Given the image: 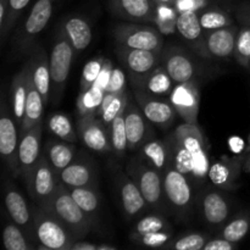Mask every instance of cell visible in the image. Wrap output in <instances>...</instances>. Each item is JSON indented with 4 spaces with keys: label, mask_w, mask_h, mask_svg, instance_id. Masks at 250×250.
<instances>
[{
    "label": "cell",
    "mask_w": 250,
    "mask_h": 250,
    "mask_svg": "<svg viewBox=\"0 0 250 250\" xmlns=\"http://www.w3.org/2000/svg\"><path fill=\"white\" fill-rule=\"evenodd\" d=\"M43 209L58 217L67 227L76 241L83 239L87 234H89L93 229L97 227V225L75 202L72 195L68 192V188L61 183L50 202Z\"/></svg>",
    "instance_id": "obj_1"
},
{
    "label": "cell",
    "mask_w": 250,
    "mask_h": 250,
    "mask_svg": "<svg viewBox=\"0 0 250 250\" xmlns=\"http://www.w3.org/2000/svg\"><path fill=\"white\" fill-rule=\"evenodd\" d=\"M33 231L37 249L71 250L76 239L67 227L43 208H33Z\"/></svg>",
    "instance_id": "obj_2"
},
{
    "label": "cell",
    "mask_w": 250,
    "mask_h": 250,
    "mask_svg": "<svg viewBox=\"0 0 250 250\" xmlns=\"http://www.w3.org/2000/svg\"><path fill=\"white\" fill-rule=\"evenodd\" d=\"M125 171L137 183L150 209L159 212L167 211L164 178L158 170L144 163L139 155H136L127 163Z\"/></svg>",
    "instance_id": "obj_3"
},
{
    "label": "cell",
    "mask_w": 250,
    "mask_h": 250,
    "mask_svg": "<svg viewBox=\"0 0 250 250\" xmlns=\"http://www.w3.org/2000/svg\"><path fill=\"white\" fill-rule=\"evenodd\" d=\"M54 2L55 0H37L26 21L17 28L14 36L12 54L15 58L28 55L33 50L37 44V38L50 21Z\"/></svg>",
    "instance_id": "obj_4"
},
{
    "label": "cell",
    "mask_w": 250,
    "mask_h": 250,
    "mask_svg": "<svg viewBox=\"0 0 250 250\" xmlns=\"http://www.w3.org/2000/svg\"><path fill=\"white\" fill-rule=\"evenodd\" d=\"M163 178L168 210H171L177 219L187 220L192 214L193 203H194V194H193L194 185L189 177L183 175L172 166L164 172Z\"/></svg>",
    "instance_id": "obj_5"
},
{
    "label": "cell",
    "mask_w": 250,
    "mask_h": 250,
    "mask_svg": "<svg viewBox=\"0 0 250 250\" xmlns=\"http://www.w3.org/2000/svg\"><path fill=\"white\" fill-rule=\"evenodd\" d=\"M75 55V49L63 36L60 27H58L55 42H54V46L51 49L50 58H49L51 73L50 100L53 102V104H58L62 97Z\"/></svg>",
    "instance_id": "obj_6"
},
{
    "label": "cell",
    "mask_w": 250,
    "mask_h": 250,
    "mask_svg": "<svg viewBox=\"0 0 250 250\" xmlns=\"http://www.w3.org/2000/svg\"><path fill=\"white\" fill-rule=\"evenodd\" d=\"M115 41L121 46L163 51L164 34L156 27L138 22H124L112 28Z\"/></svg>",
    "instance_id": "obj_7"
},
{
    "label": "cell",
    "mask_w": 250,
    "mask_h": 250,
    "mask_svg": "<svg viewBox=\"0 0 250 250\" xmlns=\"http://www.w3.org/2000/svg\"><path fill=\"white\" fill-rule=\"evenodd\" d=\"M176 138L182 143V146L192 154L194 163V175H193V185L202 183L209 175L210 160L208 155V143L203 134L202 129L197 124L180 125L173 131Z\"/></svg>",
    "instance_id": "obj_8"
},
{
    "label": "cell",
    "mask_w": 250,
    "mask_h": 250,
    "mask_svg": "<svg viewBox=\"0 0 250 250\" xmlns=\"http://www.w3.org/2000/svg\"><path fill=\"white\" fill-rule=\"evenodd\" d=\"M23 178L32 200L41 208H44L50 202L60 185L59 175L44 154H42L36 165Z\"/></svg>",
    "instance_id": "obj_9"
},
{
    "label": "cell",
    "mask_w": 250,
    "mask_h": 250,
    "mask_svg": "<svg viewBox=\"0 0 250 250\" xmlns=\"http://www.w3.org/2000/svg\"><path fill=\"white\" fill-rule=\"evenodd\" d=\"M20 128L12 111L7 107L5 99L1 102V119H0V153L5 161L7 170L12 177L22 176L19 163Z\"/></svg>",
    "instance_id": "obj_10"
},
{
    "label": "cell",
    "mask_w": 250,
    "mask_h": 250,
    "mask_svg": "<svg viewBox=\"0 0 250 250\" xmlns=\"http://www.w3.org/2000/svg\"><path fill=\"white\" fill-rule=\"evenodd\" d=\"M114 183L119 193L122 212L127 220L142 216L150 209L137 183L126 171L114 170Z\"/></svg>",
    "instance_id": "obj_11"
},
{
    "label": "cell",
    "mask_w": 250,
    "mask_h": 250,
    "mask_svg": "<svg viewBox=\"0 0 250 250\" xmlns=\"http://www.w3.org/2000/svg\"><path fill=\"white\" fill-rule=\"evenodd\" d=\"M59 182L68 188L95 187L99 185V171L97 163L84 151L76 153L70 165L59 173Z\"/></svg>",
    "instance_id": "obj_12"
},
{
    "label": "cell",
    "mask_w": 250,
    "mask_h": 250,
    "mask_svg": "<svg viewBox=\"0 0 250 250\" xmlns=\"http://www.w3.org/2000/svg\"><path fill=\"white\" fill-rule=\"evenodd\" d=\"M115 53L120 62L128 72L131 83L146 77L158 66H160L161 56H163V51L132 49L121 45H117Z\"/></svg>",
    "instance_id": "obj_13"
},
{
    "label": "cell",
    "mask_w": 250,
    "mask_h": 250,
    "mask_svg": "<svg viewBox=\"0 0 250 250\" xmlns=\"http://www.w3.org/2000/svg\"><path fill=\"white\" fill-rule=\"evenodd\" d=\"M168 100L183 121L197 124L200 107V89L197 80L177 83Z\"/></svg>",
    "instance_id": "obj_14"
},
{
    "label": "cell",
    "mask_w": 250,
    "mask_h": 250,
    "mask_svg": "<svg viewBox=\"0 0 250 250\" xmlns=\"http://www.w3.org/2000/svg\"><path fill=\"white\" fill-rule=\"evenodd\" d=\"M134 100L148 121L160 128H168L178 115L170 100L161 99L143 90L137 89L134 92Z\"/></svg>",
    "instance_id": "obj_15"
},
{
    "label": "cell",
    "mask_w": 250,
    "mask_h": 250,
    "mask_svg": "<svg viewBox=\"0 0 250 250\" xmlns=\"http://www.w3.org/2000/svg\"><path fill=\"white\" fill-rule=\"evenodd\" d=\"M107 128L99 116H83L77 120L78 137L85 146L97 153H112L111 137Z\"/></svg>",
    "instance_id": "obj_16"
},
{
    "label": "cell",
    "mask_w": 250,
    "mask_h": 250,
    "mask_svg": "<svg viewBox=\"0 0 250 250\" xmlns=\"http://www.w3.org/2000/svg\"><path fill=\"white\" fill-rule=\"evenodd\" d=\"M5 208L12 222L26 233L27 238L36 244L33 231V210L28 207L23 195L14 185L5 183ZM37 246V244H36Z\"/></svg>",
    "instance_id": "obj_17"
},
{
    "label": "cell",
    "mask_w": 250,
    "mask_h": 250,
    "mask_svg": "<svg viewBox=\"0 0 250 250\" xmlns=\"http://www.w3.org/2000/svg\"><path fill=\"white\" fill-rule=\"evenodd\" d=\"M244 154L234 155L232 158L229 155H221L219 160L211 163L208 177L211 181L214 187L227 192L234 190L238 187L237 182L241 173L243 172L242 164H243Z\"/></svg>",
    "instance_id": "obj_18"
},
{
    "label": "cell",
    "mask_w": 250,
    "mask_h": 250,
    "mask_svg": "<svg viewBox=\"0 0 250 250\" xmlns=\"http://www.w3.org/2000/svg\"><path fill=\"white\" fill-rule=\"evenodd\" d=\"M156 2L154 0H109L107 9L114 17L127 22L153 24Z\"/></svg>",
    "instance_id": "obj_19"
},
{
    "label": "cell",
    "mask_w": 250,
    "mask_h": 250,
    "mask_svg": "<svg viewBox=\"0 0 250 250\" xmlns=\"http://www.w3.org/2000/svg\"><path fill=\"white\" fill-rule=\"evenodd\" d=\"M161 65L176 84L189 82L198 76V66L194 60L183 49L176 46H168L163 50Z\"/></svg>",
    "instance_id": "obj_20"
},
{
    "label": "cell",
    "mask_w": 250,
    "mask_h": 250,
    "mask_svg": "<svg viewBox=\"0 0 250 250\" xmlns=\"http://www.w3.org/2000/svg\"><path fill=\"white\" fill-rule=\"evenodd\" d=\"M125 122L129 150H137L146 141L154 137L153 129L148 124V119L144 116L141 107L131 99V97L128 98V103L125 109Z\"/></svg>",
    "instance_id": "obj_21"
},
{
    "label": "cell",
    "mask_w": 250,
    "mask_h": 250,
    "mask_svg": "<svg viewBox=\"0 0 250 250\" xmlns=\"http://www.w3.org/2000/svg\"><path fill=\"white\" fill-rule=\"evenodd\" d=\"M29 66H31L32 82L43 98L44 103L49 104L51 99V73L50 61L46 51L39 44H36L29 54Z\"/></svg>",
    "instance_id": "obj_22"
},
{
    "label": "cell",
    "mask_w": 250,
    "mask_h": 250,
    "mask_svg": "<svg viewBox=\"0 0 250 250\" xmlns=\"http://www.w3.org/2000/svg\"><path fill=\"white\" fill-rule=\"evenodd\" d=\"M177 32L198 55L211 59L205 44V31L200 24L197 11H185L178 15Z\"/></svg>",
    "instance_id": "obj_23"
},
{
    "label": "cell",
    "mask_w": 250,
    "mask_h": 250,
    "mask_svg": "<svg viewBox=\"0 0 250 250\" xmlns=\"http://www.w3.org/2000/svg\"><path fill=\"white\" fill-rule=\"evenodd\" d=\"M200 211L205 221L211 226H220L227 221L231 207L219 188H209L200 197Z\"/></svg>",
    "instance_id": "obj_24"
},
{
    "label": "cell",
    "mask_w": 250,
    "mask_h": 250,
    "mask_svg": "<svg viewBox=\"0 0 250 250\" xmlns=\"http://www.w3.org/2000/svg\"><path fill=\"white\" fill-rule=\"evenodd\" d=\"M239 28L232 24L225 28L205 31V44L211 59H229L233 56Z\"/></svg>",
    "instance_id": "obj_25"
},
{
    "label": "cell",
    "mask_w": 250,
    "mask_h": 250,
    "mask_svg": "<svg viewBox=\"0 0 250 250\" xmlns=\"http://www.w3.org/2000/svg\"><path fill=\"white\" fill-rule=\"evenodd\" d=\"M43 134V121L39 122L33 128L20 136L19 163L22 177L37 164L41 158V143Z\"/></svg>",
    "instance_id": "obj_26"
},
{
    "label": "cell",
    "mask_w": 250,
    "mask_h": 250,
    "mask_svg": "<svg viewBox=\"0 0 250 250\" xmlns=\"http://www.w3.org/2000/svg\"><path fill=\"white\" fill-rule=\"evenodd\" d=\"M31 81V66H29V61H27L22 70L15 75L11 82V111L19 127H21L22 121H23Z\"/></svg>",
    "instance_id": "obj_27"
},
{
    "label": "cell",
    "mask_w": 250,
    "mask_h": 250,
    "mask_svg": "<svg viewBox=\"0 0 250 250\" xmlns=\"http://www.w3.org/2000/svg\"><path fill=\"white\" fill-rule=\"evenodd\" d=\"M139 158L164 175L171 167V150L167 138L159 139L153 137L139 148Z\"/></svg>",
    "instance_id": "obj_28"
},
{
    "label": "cell",
    "mask_w": 250,
    "mask_h": 250,
    "mask_svg": "<svg viewBox=\"0 0 250 250\" xmlns=\"http://www.w3.org/2000/svg\"><path fill=\"white\" fill-rule=\"evenodd\" d=\"M60 29L66 37L76 54L84 50L92 42V27L89 22L82 16L67 17L60 24Z\"/></svg>",
    "instance_id": "obj_29"
},
{
    "label": "cell",
    "mask_w": 250,
    "mask_h": 250,
    "mask_svg": "<svg viewBox=\"0 0 250 250\" xmlns=\"http://www.w3.org/2000/svg\"><path fill=\"white\" fill-rule=\"evenodd\" d=\"M137 89L143 90L151 95L160 98H168L175 88L176 83L167 73L163 65L158 66L155 70L151 71L146 77L141 78L137 82L132 83Z\"/></svg>",
    "instance_id": "obj_30"
},
{
    "label": "cell",
    "mask_w": 250,
    "mask_h": 250,
    "mask_svg": "<svg viewBox=\"0 0 250 250\" xmlns=\"http://www.w3.org/2000/svg\"><path fill=\"white\" fill-rule=\"evenodd\" d=\"M43 154L59 175L73 160L76 155V148L73 143L70 142L50 138L46 141Z\"/></svg>",
    "instance_id": "obj_31"
},
{
    "label": "cell",
    "mask_w": 250,
    "mask_h": 250,
    "mask_svg": "<svg viewBox=\"0 0 250 250\" xmlns=\"http://www.w3.org/2000/svg\"><path fill=\"white\" fill-rule=\"evenodd\" d=\"M44 106H45V103H44L41 93L37 90L33 82L31 81L28 97H27L26 109H24L23 121H22L21 127H20V136H22V134L26 133L28 129L33 128L36 125H38L39 122L43 121Z\"/></svg>",
    "instance_id": "obj_32"
},
{
    "label": "cell",
    "mask_w": 250,
    "mask_h": 250,
    "mask_svg": "<svg viewBox=\"0 0 250 250\" xmlns=\"http://www.w3.org/2000/svg\"><path fill=\"white\" fill-rule=\"evenodd\" d=\"M68 188V187H67ZM68 192L72 195L75 202L80 205L81 209L90 217L98 226L100 211V195L98 188L95 187H72L68 188Z\"/></svg>",
    "instance_id": "obj_33"
},
{
    "label": "cell",
    "mask_w": 250,
    "mask_h": 250,
    "mask_svg": "<svg viewBox=\"0 0 250 250\" xmlns=\"http://www.w3.org/2000/svg\"><path fill=\"white\" fill-rule=\"evenodd\" d=\"M168 144H170L171 150V166L176 170L182 172L193 183V175H194V163H193V156L185 146H182L180 141L176 138L175 133L168 134L167 137Z\"/></svg>",
    "instance_id": "obj_34"
},
{
    "label": "cell",
    "mask_w": 250,
    "mask_h": 250,
    "mask_svg": "<svg viewBox=\"0 0 250 250\" xmlns=\"http://www.w3.org/2000/svg\"><path fill=\"white\" fill-rule=\"evenodd\" d=\"M178 11L175 5L161 4L156 2L155 17H154V27L159 29L164 36H170L177 31Z\"/></svg>",
    "instance_id": "obj_35"
},
{
    "label": "cell",
    "mask_w": 250,
    "mask_h": 250,
    "mask_svg": "<svg viewBox=\"0 0 250 250\" xmlns=\"http://www.w3.org/2000/svg\"><path fill=\"white\" fill-rule=\"evenodd\" d=\"M105 92L97 87H90L89 89L80 92L77 98V112L78 117L97 116L98 110L104 99Z\"/></svg>",
    "instance_id": "obj_36"
},
{
    "label": "cell",
    "mask_w": 250,
    "mask_h": 250,
    "mask_svg": "<svg viewBox=\"0 0 250 250\" xmlns=\"http://www.w3.org/2000/svg\"><path fill=\"white\" fill-rule=\"evenodd\" d=\"M46 127L54 136L62 141L75 144L80 138L77 134L78 132H76L73 128L71 120L61 112H55V114L50 115L46 120Z\"/></svg>",
    "instance_id": "obj_37"
},
{
    "label": "cell",
    "mask_w": 250,
    "mask_h": 250,
    "mask_svg": "<svg viewBox=\"0 0 250 250\" xmlns=\"http://www.w3.org/2000/svg\"><path fill=\"white\" fill-rule=\"evenodd\" d=\"M199 21L204 31H214V29L225 28L234 24L233 17L225 10L219 7H205L198 12Z\"/></svg>",
    "instance_id": "obj_38"
},
{
    "label": "cell",
    "mask_w": 250,
    "mask_h": 250,
    "mask_svg": "<svg viewBox=\"0 0 250 250\" xmlns=\"http://www.w3.org/2000/svg\"><path fill=\"white\" fill-rule=\"evenodd\" d=\"M250 231V215L248 212H241L236 215L233 219L229 220L224 227H222L220 236L229 239V242L238 244L243 241Z\"/></svg>",
    "instance_id": "obj_39"
},
{
    "label": "cell",
    "mask_w": 250,
    "mask_h": 250,
    "mask_svg": "<svg viewBox=\"0 0 250 250\" xmlns=\"http://www.w3.org/2000/svg\"><path fill=\"white\" fill-rule=\"evenodd\" d=\"M2 242L7 250H34L37 246L27 238L26 233L15 222H10L2 231Z\"/></svg>",
    "instance_id": "obj_40"
},
{
    "label": "cell",
    "mask_w": 250,
    "mask_h": 250,
    "mask_svg": "<svg viewBox=\"0 0 250 250\" xmlns=\"http://www.w3.org/2000/svg\"><path fill=\"white\" fill-rule=\"evenodd\" d=\"M110 137H111L112 153L116 156H125V153L128 149V141H127L126 122H125V110L121 114L117 115L116 119L112 121L110 126Z\"/></svg>",
    "instance_id": "obj_41"
},
{
    "label": "cell",
    "mask_w": 250,
    "mask_h": 250,
    "mask_svg": "<svg viewBox=\"0 0 250 250\" xmlns=\"http://www.w3.org/2000/svg\"><path fill=\"white\" fill-rule=\"evenodd\" d=\"M159 231H171L167 220L160 214L146 215L133 225L129 236H138V234H146Z\"/></svg>",
    "instance_id": "obj_42"
},
{
    "label": "cell",
    "mask_w": 250,
    "mask_h": 250,
    "mask_svg": "<svg viewBox=\"0 0 250 250\" xmlns=\"http://www.w3.org/2000/svg\"><path fill=\"white\" fill-rule=\"evenodd\" d=\"M209 236L205 233H193L183 234L178 237L177 239H172L164 249H173V250H202L204 249L205 244L209 241Z\"/></svg>",
    "instance_id": "obj_43"
},
{
    "label": "cell",
    "mask_w": 250,
    "mask_h": 250,
    "mask_svg": "<svg viewBox=\"0 0 250 250\" xmlns=\"http://www.w3.org/2000/svg\"><path fill=\"white\" fill-rule=\"evenodd\" d=\"M237 62L244 68H249L250 60V26L241 24L233 54Z\"/></svg>",
    "instance_id": "obj_44"
},
{
    "label": "cell",
    "mask_w": 250,
    "mask_h": 250,
    "mask_svg": "<svg viewBox=\"0 0 250 250\" xmlns=\"http://www.w3.org/2000/svg\"><path fill=\"white\" fill-rule=\"evenodd\" d=\"M129 94L127 93V90L120 93V94L115 95L111 100H110L109 104L99 112L98 116L100 117L103 122L106 125L107 127L111 126L112 121L117 117V115L121 114L125 109H126V105L128 103Z\"/></svg>",
    "instance_id": "obj_45"
},
{
    "label": "cell",
    "mask_w": 250,
    "mask_h": 250,
    "mask_svg": "<svg viewBox=\"0 0 250 250\" xmlns=\"http://www.w3.org/2000/svg\"><path fill=\"white\" fill-rule=\"evenodd\" d=\"M129 238L134 244L146 247V248H165V246H167L172 241V232H150V233L138 234V236H129Z\"/></svg>",
    "instance_id": "obj_46"
},
{
    "label": "cell",
    "mask_w": 250,
    "mask_h": 250,
    "mask_svg": "<svg viewBox=\"0 0 250 250\" xmlns=\"http://www.w3.org/2000/svg\"><path fill=\"white\" fill-rule=\"evenodd\" d=\"M31 0H10V7H9V15L2 26H0V37H1V43L4 44L6 41L7 36L10 32L12 31L15 26H16L17 21H19L20 16H21L22 11L26 9L27 5L29 4Z\"/></svg>",
    "instance_id": "obj_47"
},
{
    "label": "cell",
    "mask_w": 250,
    "mask_h": 250,
    "mask_svg": "<svg viewBox=\"0 0 250 250\" xmlns=\"http://www.w3.org/2000/svg\"><path fill=\"white\" fill-rule=\"evenodd\" d=\"M104 62V56H97V58L92 59V60H89L85 63L84 68H83L82 71V77H81V92L87 90L89 89L90 87H93V84L95 83L97 78L99 77V73L100 71H102Z\"/></svg>",
    "instance_id": "obj_48"
},
{
    "label": "cell",
    "mask_w": 250,
    "mask_h": 250,
    "mask_svg": "<svg viewBox=\"0 0 250 250\" xmlns=\"http://www.w3.org/2000/svg\"><path fill=\"white\" fill-rule=\"evenodd\" d=\"M175 7L178 14L185 11H197L208 7V0H175Z\"/></svg>",
    "instance_id": "obj_49"
},
{
    "label": "cell",
    "mask_w": 250,
    "mask_h": 250,
    "mask_svg": "<svg viewBox=\"0 0 250 250\" xmlns=\"http://www.w3.org/2000/svg\"><path fill=\"white\" fill-rule=\"evenodd\" d=\"M237 248H238V244L219 236L215 238H210L203 250H236Z\"/></svg>",
    "instance_id": "obj_50"
},
{
    "label": "cell",
    "mask_w": 250,
    "mask_h": 250,
    "mask_svg": "<svg viewBox=\"0 0 250 250\" xmlns=\"http://www.w3.org/2000/svg\"><path fill=\"white\" fill-rule=\"evenodd\" d=\"M112 68H114L112 61L110 60V59H105V62L104 65H103L102 71H100L99 73V77L97 78V81H95V83L93 84V87H97L105 92V89H106L107 87V83H109L110 81V76H111Z\"/></svg>",
    "instance_id": "obj_51"
},
{
    "label": "cell",
    "mask_w": 250,
    "mask_h": 250,
    "mask_svg": "<svg viewBox=\"0 0 250 250\" xmlns=\"http://www.w3.org/2000/svg\"><path fill=\"white\" fill-rule=\"evenodd\" d=\"M71 250H116V247L111 244H94L83 239H78L72 244Z\"/></svg>",
    "instance_id": "obj_52"
},
{
    "label": "cell",
    "mask_w": 250,
    "mask_h": 250,
    "mask_svg": "<svg viewBox=\"0 0 250 250\" xmlns=\"http://www.w3.org/2000/svg\"><path fill=\"white\" fill-rule=\"evenodd\" d=\"M227 146H229L231 153H233L234 155H242L247 151L248 148V143H244L243 139L238 136H232L229 137V141H227Z\"/></svg>",
    "instance_id": "obj_53"
},
{
    "label": "cell",
    "mask_w": 250,
    "mask_h": 250,
    "mask_svg": "<svg viewBox=\"0 0 250 250\" xmlns=\"http://www.w3.org/2000/svg\"><path fill=\"white\" fill-rule=\"evenodd\" d=\"M233 11L239 24H248V26H250V11H243V10H233Z\"/></svg>",
    "instance_id": "obj_54"
},
{
    "label": "cell",
    "mask_w": 250,
    "mask_h": 250,
    "mask_svg": "<svg viewBox=\"0 0 250 250\" xmlns=\"http://www.w3.org/2000/svg\"><path fill=\"white\" fill-rule=\"evenodd\" d=\"M232 10H243V11H250V0H242V1L232 5Z\"/></svg>",
    "instance_id": "obj_55"
},
{
    "label": "cell",
    "mask_w": 250,
    "mask_h": 250,
    "mask_svg": "<svg viewBox=\"0 0 250 250\" xmlns=\"http://www.w3.org/2000/svg\"><path fill=\"white\" fill-rule=\"evenodd\" d=\"M242 168H243V172L247 175H250V150H247L244 154L243 158V164H242Z\"/></svg>",
    "instance_id": "obj_56"
},
{
    "label": "cell",
    "mask_w": 250,
    "mask_h": 250,
    "mask_svg": "<svg viewBox=\"0 0 250 250\" xmlns=\"http://www.w3.org/2000/svg\"><path fill=\"white\" fill-rule=\"evenodd\" d=\"M155 2H161V4H175V0H154Z\"/></svg>",
    "instance_id": "obj_57"
},
{
    "label": "cell",
    "mask_w": 250,
    "mask_h": 250,
    "mask_svg": "<svg viewBox=\"0 0 250 250\" xmlns=\"http://www.w3.org/2000/svg\"><path fill=\"white\" fill-rule=\"evenodd\" d=\"M247 150H250V133H249V137H248V148H247Z\"/></svg>",
    "instance_id": "obj_58"
},
{
    "label": "cell",
    "mask_w": 250,
    "mask_h": 250,
    "mask_svg": "<svg viewBox=\"0 0 250 250\" xmlns=\"http://www.w3.org/2000/svg\"><path fill=\"white\" fill-rule=\"evenodd\" d=\"M225 1H236V0H225Z\"/></svg>",
    "instance_id": "obj_59"
},
{
    "label": "cell",
    "mask_w": 250,
    "mask_h": 250,
    "mask_svg": "<svg viewBox=\"0 0 250 250\" xmlns=\"http://www.w3.org/2000/svg\"><path fill=\"white\" fill-rule=\"evenodd\" d=\"M249 70H250V60H249Z\"/></svg>",
    "instance_id": "obj_60"
}]
</instances>
